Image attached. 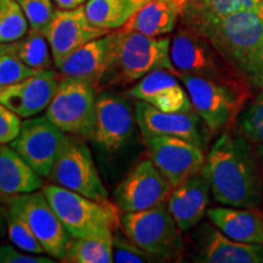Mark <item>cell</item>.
<instances>
[{
	"label": "cell",
	"mask_w": 263,
	"mask_h": 263,
	"mask_svg": "<svg viewBox=\"0 0 263 263\" xmlns=\"http://www.w3.org/2000/svg\"><path fill=\"white\" fill-rule=\"evenodd\" d=\"M201 173L217 202L244 209L261 205L262 174L255 153L241 134L223 132L206 156Z\"/></svg>",
	"instance_id": "obj_1"
},
{
	"label": "cell",
	"mask_w": 263,
	"mask_h": 263,
	"mask_svg": "<svg viewBox=\"0 0 263 263\" xmlns=\"http://www.w3.org/2000/svg\"><path fill=\"white\" fill-rule=\"evenodd\" d=\"M199 34L211 42L233 70L252 88H263V14L236 11Z\"/></svg>",
	"instance_id": "obj_2"
},
{
	"label": "cell",
	"mask_w": 263,
	"mask_h": 263,
	"mask_svg": "<svg viewBox=\"0 0 263 263\" xmlns=\"http://www.w3.org/2000/svg\"><path fill=\"white\" fill-rule=\"evenodd\" d=\"M110 58L99 90L137 83L144 76L160 68L177 73L171 60L170 37H150L118 29L110 33Z\"/></svg>",
	"instance_id": "obj_3"
},
{
	"label": "cell",
	"mask_w": 263,
	"mask_h": 263,
	"mask_svg": "<svg viewBox=\"0 0 263 263\" xmlns=\"http://www.w3.org/2000/svg\"><path fill=\"white\" fill-rule=\"evenodd\" d=\"M43 193L72 238L122 229L120 209L110 200L97 201L54 183L43 186Z\"/></svg>",
	"instance_id": "obj_4"
},
{
	"label": "cell",
	"mask_w": 263,
	"mask_h": 263,
	"mask_svg": "<svg viewBox=\"0 0 263 263\" xmlns=\"http://www.w3.org/2000/svg\"><path fill=\"white\" fill-rule=\"evenodd\" d=\"M176 74L188 91L195 112L212 134L232 126L251 98V85L228 84L180 72Z\"/></svg>",
	"instance_id": "obj_5"
},
{
	"label": "cell",
	"mask_w": 263,
	"mask_h": 263,
	"mask_svg": "<svg viewBox=\"0 0 263 263\" xmlns=\"http://www.w3.org/2000/svg\"><path fill=\"white\" fill-rule=\"evenodd\" d=\"M171 60L177 72L234 85H251L230 67L206 37L182 26L171 42ZM252 87V85H251Z\"/></svg>",
	"instance_id": "obj_6"
},
{
	"label": "cell",
	"mask_w": 263,
	"mask_h": 263,
	"mask_svg": "<svg viewBox=\"0 0 263 263\" xmlns=\"http://www.w3.org/2000/svg\"><path fill=\"white\" fill-rule=\"evenodd\" d=\"M121 221L124 234L149 254L162 261L182 257V230L177 226L166 202L145 211L124 213Z\"/></svg>",
	"instance_id": "obj_7"
},
{
	"label": "cell",
	"mask_w": 263,
	"mask_h": 263,
	"mask_svg": "<svg viewBox=\"0 0 263 263\" xmlns=\"http://www.w3.org/2000/svg\"><path fill=\"white\" fill-rule=\"evenodd\" d=\"M97 90L90 84L65 77L47 107V116L66 134L81 139H91L95 122Z\"/></svg>",
	"instance_id": "obj_8"
},
{
	"label": "cell",
	"mask_w": 263,
	"mask_h": 263,
	"mask_svg": "<svg viewBox=\"0 0 263 263\" xmlns=\"http://www.w3.org/2000/svg\"><path fill=\"white\" fill-rule=\"evenodd\" d=\"M80 139L67 137L48 178L54 184L97 201L108 200V193L99 176L89 147Z\"/></svg>",
	"instance_id": "obj_9"
},
{
	"label": "cell",
	"mask_w": 263,
	"mask_h": 263,
	"mask_svg": "<svg viewBox=\"0 0 263 263\" xmlns=\"http://www.w3.org/2000/svg\"><path fill=\"white\" fill-rule=\"evenodd\" d=\"M9 210L27 223L49 256L61 261L64 259L72 236L49 203L43 190L11 196Z\"/></svg>",
	"instance_id": "obj_10"
},
{
	"label": "cell",
	"mask_w": 263,
	"mask_h": 263,
	"mask_svg": "<svg viewBox=\"0 0 263 263\" xmlns=\"http://www.w3.org/2000/svg\"><path fill=\"white\" fill-rule=\"evenodd\" d=\"M67 134L47 116L29 117L22 122L18 136L9 144L42 177H49L64 147Z\"/></svg>",
	"instance_id": "obj_11"
},
{
	"label": "cell",
	"mask_w": 263,
	"mask_h": 263,
	"mask_svg": "<svg viewBox=\"0 0 263 263\" xmlns=\"http://www.w3.org/2000/svg\"><path fill=\"white\" fill-rule=\"evenodd\" d=\"M143 140L149 159L173 188L202 171L205 150L195 144L172 136H147Z\"/></svg>",
	"instance_id": "obj_12"
},
{
	"label": "cell",
	"mask_w": 263,
	"mask_h": 263,
	"mask_svg": "<svg viewBox=\"0 0 263 263\" xmlns=\"http://www.w3.org/2000/svg\"><path fill=\"white\" fill-rule=\"evenodd\" d=\"M173 186L151 160H144L132 168L114 192L121 212H138L166 202Z\"/></svg>",
	"instance_id": "obj_13"
},
{
	"label": "cell",
	"mask_w": 263,
	"mask_h": 263,
	"mask_svg": "<svg viewBox=\"0 0 263 263\" xmlns=\"http://www.w3.org/2000/svg\"><path fill=\"white\" fill-rule=\"evenodd\" d=\"M136 107L112 93H101L95 103V122L91 140L107 153H115L129 143L134 136Z\"/></svg>",
	"instance_id": "obj_14"
},
{
	"label": "cell",
	"mask_w": 263,
	"mask_h": 263,
	"mask_svg": "<svg viewBox=\"0 0 263 263\" xmlns=\"http://www.w3.org/2000/svg\"><path fill=\"white\" fill-rule=\"evenodd\" d=\"M137 124L141 136H172L182 138L206 150L212 133L207 124L194 111L163 112L145 101L136 104Z\"/></svg>",
	"instance_id": "obj_15"
},
{
	"label": "cell",
	"mask_w": 263,
	"mask_h": 263,
	"mask_svg": "<svg viewBox=\"0 0 263 263\" xmlns=\"http://www.w3.org/2000/svg\"><path fill=\"white\" fill-rule=\"evenodd\" d=\"M107 33L106 29L90 24L85 14V6L82 5L72 10H55L45 37L50 45L52 60L59 68L76 50Z\"/></svg>",
	"instance_id": "obj_16"
},
{
	"label": "cell",
	"mask_w": 263,
	"mask_h": 263,
	"mask_svg": "<svg viewBox=\"0 0 263 263\" xmlns=\"http://www.w3.org/2000/svg\"><path fill=\"white\" fill-rule=\"evenodd\" d=\"M59 82L52 70L38 71L25 80L0 88V103L21 118L34 117L47 110Z\"/></svg>",
	"instance_id": "obj_17"
},
{
	"label": "cell",
	"mask_w": 263,
	"mask_h": 263,
	"mask_svg": "<svg viewBox=\"0 0 263 263\" xmlns=\"http://www.w3.org/2000/svg\"><path fill=\"white\" fill-rule=\"evenodd\" d=\"M128 95L163 112L194 111L188 91L177 80L176 73L163 68L144 76L128 90Z\"/></svg>",
	"instance_id": "obj_18"
},
{
	"label": "cell",
	"mask_w": 263,
	"mask_h": 263,
	"mask_svg": "<svg viewBox=\"0 0 263 263\" xmlns=\"http://www.w3.org/2000/svg\"><path fill=\"white\" fill-rule=\"evenodd\" d=\"M210 192L209 183L200 172L174 186L170 193L167 207L182 232L193 229L205 217L210 203Z\"/></svg>",
	"instance_id": "obj_19"
},
{
	"label": "cell",
	"mask_w": 263,
	"mask_h": 263,
	"mask_svg": "<svg viewBox=\"0 0 263 263\" xmlns=\"http://www.w3.org/2000/svg\"><path fill=\"white\" fill-rule=\"evenodd\" d=\"M196 262L203 263H263V245L233 240L219 229L202 227Z\"/></svg>",
	"instance_id": "obj_20"
},
{
	"label": "cell",
	"mask_w": 263,
	"mask_h": 263,
	"mask_svg": "<svg viewBox=\"0 0 263 263\" xmlns=\"http://www.w3.org/2000/svg\"><path fill=\"white\" fill-rule=\"evenodd\" d=\"M110 33L94 39L76 50L59 67L61 74L90 84L99 91L110 58Z\"/></svg>",
	"instance_id": "obj_21"
},
{
	"label": "cell",
	"mask_w": 263,
	"mask_h": 263,
	"mask_svg": "<svg viewBox=\"0 0 263 263\" xmlns=\"http://www.w3.org/2000/svg\"><path fill=\"white\" fill-rule=\"evenodd\" d=\"M207 217L228 238L263 245V213L257 209L212 207L207 210Z\"/></svg>",
	"instance_id": "obj_22"
},
{
	"label": "cell",
	"mask_w": 263,
	"mask_h": 263,
	"mask_svg": "<svg viewBox=\"0 0 263 263\" xmlns=\"http://www.w3.org/2000/svg\"><path fill=\"white\" fill-rule=\"evenodd\" d=\"M186 0H149L120 29L162 37L176 28Z\"/></svg>",
	"instance_id": "obj_23"
},
{
	"label": "cell",
	"mask_w": 263,
	"mask_h": 263,
	"mask_svg": "<svg viewBox=\"0 0 263 263\" xmlns=\"http://www.w3.org/2000/svg\"><path fill=\"white\" fill-rule=\"evenodd\" d=\"M42 176L15 149L0 144V194L8 196L43 189Z\"/></svg>",
	"instance_id": "obj_24"
},
{
	"label": "cell",
	"mask_w": 263,
	"mask_h": 263,
	"mask_svg": "<svg viewBox=\"0 0 263 263\" xmlns=\"http://www.w3.org/2000/svg\"><path fill=\"white\" fill-rule=\"evenodd\" d=\"M149 0H88L85 14L91 25L111 31L123 27Z\"/></svg>",
	"instance_id": "obj_25"
},
{
	"label": "cell",
	"mask_w": 263,
	"mask_h": 263,
	"mask_svg": "<svg viewBox=\"0 0 263 263\" xmlns=\"http://www.w3.org/2000/svg\"><path fill=\"white\" fill-rule=\"evenodd\" d=\"M242 0H186L183 6V26L201 33L210 25L233 12L241 11Z\"/></svg>",
	"instance_id": "obj_26"
},
{
	"label": "cell",
	"mask_w": 263,
	"mask_h": 263,
	"mask_svg": "<svg viewBox=\"0 0 263 263\" xmlns=\"http://www.w3.org/2000/svg\"><path fill=\"white\" fill-rule=\"evenodd\" d=\"M49 42L45 33L29 28L28 32L18 41L4 43L2 52H8L26 66L35 71L51 70L54 60L49 51Z\"/></svg>",
	"instance_id": "obj_27"
},
{
	"label": "cell",
	"mask_w": 263,
	"mask_h": 263,
	"mask_svg": "<svg viewBox=\"0 0 263 263\" xmlns=\"http://www.w3.org/2000/svg\"><path fill=\"white\" fill-rule=\"evenodd\" d=\"M112 246L114 232L111 230L71 239L62 261L70 263H111L114 262Z\"/></svg>",
	"instance_id": "obj_28"
},
{
	"label": "cell",
	"mask_w": 263,
	"mask_h": 263,
	"mask_svg": "<svg viewBox=\"0 0 263 263\" xmlns=\"http://www.w3.org/2000/svg\"><path fill=\"white\" fill-rule=\"evenodd\" d=\"M27 32L28 21L17 0H0V42H16Z\"/></svg>",
	"instance_id": "obj_29"
},
{
	"label": "cell",
	"mask_w": 263,
	"mask_h": 263,
	"mask_svg": "<svg viewBox=\"0 0 263 263\" xmlns=\"http://www.w3.org/2000/svg\"><path fill=\"white\" fill-rule=\"evenodd\" d=\"M6 223H8V233L10 241L22 251L29 254L44 255L45 252L43 245L39 242L37 236L32 232L27 223L15 212L8 211L6 213Z\"/></svg>",
	"instance_id": "obj_30"
},
{
	"label": "cell",
	"mask_w": 263,
	"mask_h": 263,
	"mask_svg": "<svg viewBox=\"0 0 263 263\" xmlns=\"http://www.w3.org/2000/svg\"><path fill=\"white\" fill-rule=\"evenodd\" d=\"M255 144H263V88L239 118L238 132Z\"/></svg>",
	"instance_id": "obj_31"
},
{
	"label": "cell",
	"mask_w": 263,
	"mask_h": 263,
	"mask_svg": "<svg viewBox=\"0 0 263 263\" xmlns=\"http://www.w3.org/2000/svg\"><path fill=\"white\" fill-rule=\"evenodd\" d=\"M114 262L116 263H141V262H157L162 259L156 256L149 254L145 250L139 248L134 244L128 236L116 232L114 234V246H112Z\"/></svg>",
	"instance_id": "obj_32"
},
{
	"label": "cell",
	"mask_w": 263,
	"mask_h": 263,
	"mask_svg": "<svg viewBox=\"0 0 263 263\" xmlns=\"http://www.w3.org/2000/svg\"><path fill=\"white\" fill-rule=\"evenodd\" d=\"M17 3L27 18L29 27L45 33L55 14L51 0H17Z\"/></svg>",
	"instance_id": "obj_33"
},
{
	"label": "cell",
	"mask_w": 263,
	"mask_h": 263,
	"mask_svg": "<svg viewBox=\"0 0 263 263\" xmlns=\"http://www.w3.org/2000/svg\"><path fill=\"white\" fill-rule=\"evenodd\" d=\"M37 72L8 52H0V88L25 80Z\"/></svg>",
	"instance_id": "obj_34"
},
{
	"label": "cell",
	"mask_w": 263,
	"mask_h": 263,
	"mask_svg": "<svg viewBox=\"0 0 263 263\" xmlns=\"http://www.w3.org/2000/svg\"><path fill=\"white\" fill-rule=\"evenodd\" d=\"M21 117L0 103V144H10L18 136Z\"/></svg>",
	"instance_id": "obj_35"
},
{
	"label": "cell",
	"mask_w": 263,
	"mask_h": 263,
	"mask_svg": "<svg viewBox=\"0 0 263 263\" xmlns=\"http://www.w3.org/2000/svg\"><path fill=\"white\" fill-rule=\"evenodd\" d=\"M55 259L45 256L22 254L9 244L0 245V263H54Z\"/></svg>",
	"instance_id": "obj_36"
},
{
	"label": "cell",
	"mask_w": 263,
	"mask_h": 263,
	"mask_svg": "<svg viewBox=\"0 0 263 263\" xmlns=\"http://www.w3.org/2000/svg\"><path fill=\"white\" fill-rule=\"evenodd\" d=\"M57 3V5L60 9L64 10H72L78 8V6H82L84 3H87L88 0H54Z\"/></svg>",
	"instance_id": "obj_37"
},
{
	"label": "cell",
	"mask_w": 263,
	"mask_h": 263,
	"mask_svg": "<svg viewBox=\"0 0 263 263\" xmlns=\"http://www.w3.org/2000/svg\"><path fill=\"white\" fill-rule=\"evenodd\" d=\"M256 156L261 163L262 174H263V144H256Z\"/></svg>",
	"instance_id": "obj_38"
},
{
	"label": "cell",
	"mask_w": 263,
	"mask_h": 263,
	"mask_svg": "<svg viewBox=\"0 0 263 263\" xmlns=\"http://www.w3.org/2000/svg\"><path fill=\"white\" fill-rule=\"evenodd\" d=\"M3 219H4V215H3L2 206H0V232H2V229H3Z\"/></svg>",
	"instance_id": "obj_39"
},
{
	"label": "cell",
	"mask_w": 263,
	"mask_h": 263,
	"mask_svg": "<svg viewBox=\"0 0 263 263\" xmlns=\"http://www.w3.org/2000/svg\"><path fill=\"white\" fill-rule=\"evenodd\" d=\"M3 45H4V43L0 42V52H2V50H3Z\"/></svg>",
	"instance_id": "obj_40"
},
{
	"label": "cell",
	"mask_w": 263,
	"mask_h": 263,
	"mask_svg": "<svg viewBox=\"0 0 263 263\" xmlns=\"http://www.w3.org/2000/svg\"><path fill=\"white\" fill-rule=\"evenodd\" d=\"M262 2H263V0H262Z\"/></svg>",
	"instance_id": "obj_41"
}]
</instances>
